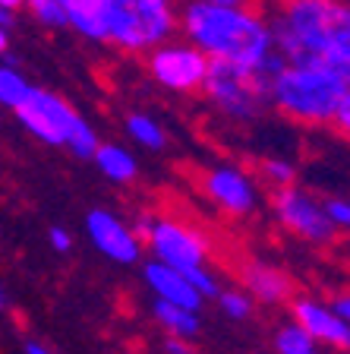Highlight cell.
Instances as JSON below:
<instances>
[{
	"label": "cell",
	"instance_id": "2e32d148",
	"mask_svg": "<svg viewBox=\"0 0 350 354\" xmlns=\"http://www.w3.org/2000/svg\"><path fill=\"white\" fill-rule=\"evenodd\" d=\"M126 136H130L136 146L148 149V152H161V149L168 146V133H164V127H161L155 118L142 114V111L126 114Z\"/></svg>",
	"mask_w": 350,
	"mask_h": 354
},
{
	"label": "cell",
	"instance_id": "484cf974",
	"mask_svg": "<svg viewBox=\"0 0 350 354\" xmlns=\"http://www.w3.org/2000/svg\"><path fill=\"white\" fill-rule=\"evenodd\" d=\"M161 348H164V354H196L190 342H186V339H174V335H168V339L161 342Z\"/></svg>",
	"mask_w": 350,
	"mask_h": 354
},
{
	"label": "cell",
	"instance_id": "5bb4252c",
	"mask_svg": "<svg viewBox=\"0 0 350 354\" xmlns=\"http://www.w3.org/2000/svg\"><path fill=\"white\" fill-rule=\"evenodd\" d=\"M92 162L114 184H133L139 177V158L120 142H98V149L92 152Z\"/></svg>",
	"mask_w": 350,
	"mask_h": 354
},
{
	"label": "cell",
	"instance_id": "8fae6325",
	"mask_svg": "<svg viewBox=\"0 0 350 354\" xmlns=\"http://www.w3.org/2000/svg\"><path fill=\"white\" fill-rule=\"evenodd\" d=\"M287 307H291L293 323L303 332H309L322 348H335L341 354L350 348V323L331 313L329 301L313 295H293L287 301Z\"/></svg>",
	"mask_w": 350,
	"mask_h": 354
},
{
	"label": "cell",
	"instance_id": "6da1fadb",
	"mask_svg": "<svg viewBox=\"0 0 350 354\" xmlns=\"http://www.w3.org/2000/svg\"><path fill=\"white\" fill-rule=\"evenodd\" d=\"M177 29H183L186 41L218 64L259 70L269 80L284 66V57L275 51L271 41L269 16L255 3L215 7V3L190 0L183 3V10H177Z\"/></svg>",
	"mask_w": 350,
	"mask_h": 354
},
{
	"label": "cell",
	"instance_id": "8992f818",
	"mask_svg": "<svg viewBox=\"0 0 350 354\" xmlns=\"http://www.w3.org/2000/svg\"><path fill=\"white\" fill-rule=\"evenodd\" d=\"M199 92L218 114L237 124H253L269 108V76L259 70L218 64V60H208V73Z\"/></svg>",
	"mask_w": 350,
	"mask_h": 354
},
{
	"label": "cell",
	"instance_id": "d6986e66",
	"mask_svg": "<svg viewBox=\"0 0 350 354\" xmlns=\"http://www.w3.org/2000/svg\"><path fill=\"white\" fill-rule=\"evenodd\" d=\"M259 177L271 190H281V187H291L297 180V165L291 158H284V155H269V158L259 162Z\"/></svg>",
	"mask_w": 350,
	"mask_h": 354
},
{
	"label": "cell",
	"instance_id": "83f0119b",
	"mask_svg": "<svg viewBox=\"0 0 350 354\" xmlns=\"http://www.w3.org/2000/svg\"><path fill=\"white\" fill-rule=\"evenodd\" d=\"M202 3H215V7H243V3H255V0H202Z\"/></svg>",
	"mask_w": 350,
	"mask_h": 354
},
{
	"label": "cell",
	"instance_id": "cb8c5ba5",
	"mask_svg": "<svg viewBox=\"0 0 350 354\" xmlns=\"http://www.w3.org/2000/svg\"><path fill=\"white\" fill-rule=\"evenodd\" d=\"M48 241H51V247L57 253H70V250H73V234H70L64 225H54V228L48 231Z\"/></svg>",
	"mask_w": 350,
	"mask_h": 354
},
{
	"label": "cell",
	"instance_id": "4fadbf2b",
	"mask_svg": "<svg viewBox=\"0 0 350 354\" xmlns=\"http://www.w3.org/2000/svg\"><path fill=\"white\" fill-rule=\"evenodd\" d=\"M142 281H146L152 301H168V304L190 307V310H199L205 304L202 297H199V291L193 288V281L186 279L180 269L164 266V263H158V259H148V263L142 266Z\"/></svg>",
	"mask_w": 350,
	"mask_h": 354
},
{
	"label": "cell",
	"instance_id": "f1b7e54d",
	"mask_svg": "<svg viewBox=\"0 0 350 354\" xmlns=\"http://www.w3.org/2000/svg\"><path fill=\"white\" fill-rule=\"evenodd\" d=\"M7 51H10V26L0 22V54H7Z\"/></svg>",
	"mask_w": 350,
	"mask_h": 354
},
{
	"label": "cell",
	"instance_id": "ffe728a7",
	"mask_svg": "<svg viewBox=\"0 0 350 354\" xmlns=\"http://www.w3.org/2000/svg\"><path fill=\"white\" fill-rule=\"evenodd\" d=\"M215 301H218L221 313L227 319H237V323H243V319H249L255 313V301L243 288H221L218 295H215Z\"/></svg>",
	"mask_w": 350,
	"mask_h": 354
},
{
	"label": "cell",
	"instance_id": "44dd1931",
	"mask_svg": "<svg viewBox=\"0 0 350 354\" xmlns=\"http://www.w3.org/2000/svg\"><path fill=\"white\" fill-rule=\"evenodd\" d=\"M22 7L29 10L41 26H48V29H64L66 26V13L60 7V0H26Z\"/></svg>",
	"mask_w": 350,
	"mask_h": 354
},
{
	"label": "cell",
	"instance_id": "5b68a950",
	"mask_svg": "<svg viewBox=\"0 0 350 354\" xmlns=\"http://www.w3.org/2000/svg\"><path fill=\"white\" fill-rule=\"evenodd\" d=\"M133 231L142 237V247L148 257L164 266H174L180 272L196 269V266H208V259H212V241L193 221L142 212L133 221Z\"/></svg>",
	"mask_w": 350,
	"mask_h": 354
},
{
	"label": "cell",
	"instance_id": "7c38bea8",
	"mask_svg": "<svg viewBox=\"0 0 350 354\" xmlns=\"http://www.w3.org/2000/svg\"><path fill=\"white\" fill-rule=\"evenodd\" d=\"M240 281L243 291L253 297L255 304L265 307H287V301L293 297V281L284 269L265 263V259H246L240 266Z\"/></svg>",
	"mask_w": 350,
	"mask_h": 354
},
{
	"label": "cell",
	"instance_id": "9c48e42d",
	"mask_svg": "<svg viewBox=\"0 0 350 354\" xmlns=\"http://www.w3.org/2000/svg\"><path fill=\"white\" fill-rule=\"evenodd\" d=\"M202 193L218 212L231 218H246L262 206V190L255 177L240 165H212L202 174Z\"/></svg>",
	"mask_w": 350,
	"mask_h": 354
},
{
	"label": "cell",
	"instance_id": "4316f807",
	"mask_svg": "<svg viewBox=\"0 0 350 354\" xmlns=\"http://www.w3.org/2000/svg\"><path fill=\"white\" fill-rule=\"evenodd\" d=\"M22 354H57V351H51V348L44 345V342H38V339H26Z\"/></svg>",
	"mask_w": 350,
	"mask_h": 354
},
{
	"label": "cell",
	"instance_id": "30bf717a",
	"mask_svg": "<svg viewBox=\"0 0 350 354\" xmlns=\"http://www.w3.org/2000/svg\"><path fill=\"white\" fill-rule=\"evenodd\" d=\"M86 237L104 259H110V263H117V266H136L146 257L142 237L133 231L130 221H124L117 212H110V209H101V206L88 209Z\"/></svg>",
	"mask_w": 350,
	"mask_h": 354
},
{
	"label": "cell",
	"instance_id": "1f68e13d",
	"mask_svg": "<svg viewBox=\"0 0 350 354\" xmlns=\"http://www.w3.org/2000/svg\"><path fill=\"white\" fill-rule=\"evenodd\" d=\"M0 22H3V26H10V22H13V13H7V10H0Z\"/></svg>",
	"mask_w": 350,
	"mask_h": 354
},
{
	"label": "cell",
	"instance_id": "4dcf8cb0",
	"mask_svg": "<svg viewBox=\"0 0 350 354\" xmlns=\"http://www.w3.org/2000/svg\"><path fill=\"white\" fill-rule=\"evenodd\" d=\"M10 307V295H7V288H3V281H0V310H7Z\"/></svg>",
	"mask_w": 350,
	"mask_h": 354
},
{
	"label": "cell",
	"instance_id": "f546056e",
	"mask_svg": "<svg viewBox=\"0 0 350 354\" xmlns=\"http://www.w3.org/2000/svg\"><path fill=\"white\" fill-rule=\"evenodd\" d=\"M22 3H26V0H0V10H7V13H16V10H22Z\"/></svg>",
	"mask_w": 350,
	"mask_h": 354
},
{
	"label": "cell",
	"instance_id": "277c9868",
	"mask_svg": "<svg viewBox=\"0 0 350 354\" xmlns=\"http://www.w3.org/2000/svg\"><path fill=\"white\" fill-rule=\"evenodd\" d=\"M16 120L22 124V130L32 133L38 142L44 146H64L76 155V158H92V152L98 149V133L92 130L86 118L73 104L66 102L57 92L32 86L29 95L22 98V104L13 108Z\"/></svg>",
	"mask_w": 350,
	"mask_h": 354
},
{
	"label": "cell",
	"instance_id": "7a4b0ae2",
	"mask_svg": "<svg viewBox=\"0 0 350 354\" xmlns=\"http://www.w3.org/2000/svg\"><path fill=\"white\" fill-rule=\"evenodd\" d=\"M275 51L284 64H322L350 70L347 0H275L265 10Z\"/></svg>",
	"mask_w": 350,
	"mask_h": 354
},
{
	"label": "cell",
	"instance_id": "d4e9b609",
	"mask_svg": "<svg viewBox=\"0 0 350 354\" xmlns=\"http://www.w3.org/2000/svg\"><path fill=\"white\" fill-rule=\"evenodd\" d=\"M329 307H331V313H335V317H341V319H347V323H350V295H347V291H341V295L331 297Z\"/></svg>",
	"mask_w": 350,
	"mask_h": 354
},
{
	"label": "cell",
	"instance_id": "ba28073f",
	"mask_svg": "<svg viewBox=\"0 0 350 354\" xmlns=\"http://www.w3.org/2000/svg\"><path fill=\"white\" fill-rule=\"evenodd\" d=\"M146 66H148V76H152L161 88L177 92V95H193L205 82L208 57L199 51L196 44L186 41V38H183V41L168 38V41L148 48Z\"/></svg>",
	"mask_w": 350,
	"mask_h": 354
},
{
	"label": "cell",
	"instance_id": "ac0fdd59",
	"mask_svg": "<svg viewBox=\"0 0 350 354\" xmlns=\"http://www.w3.org/2000/svg\"><path fill=\"white\" fill-rule=\"evenodd\" d=\"M32 82L22 76V70L10 60L0 64V108H10L13 111L16 104H22V98L29 95Z\"/></svg>",
	"mask_w": 350,
	"mask_h": 354
},
{
	"label": "cell",
	"instance_id": "603a6c76",
	"mask_svg": "<svg viewBox=\"0 0 350 354\" xmlns=\"http://www.w3.org/2000/svg\"><path fill=\"white\" fill-rule=\"evenodd\" d=\"M322 212H325V218H329L338 231L350 228V203H347V196H322Z\"/></svg>",
	"mask_w": 350,
	"mask_h": 354
},
{
	"label": "cell",
	"instance_id": "3957f363",
	"mask_svg": "<svg viewBox=\"0 0 350 354\" xmlns=\"http://www.w3.org/2000/svg\"><path fill=\"white\" fill-rule=\"evenodd\" d=\"M269 104L300 127L350 130V70L322 64H284L269 80Z\"/></svg>",
	"mask_w": 350,
	"mask_h": 354
},
{
	"label": "cell",
	"instance_id": "e0dca14e",
	"mask_svg": "<svg viewBox=\"0 0 350 354\" xmlns=\"http://www.w3.org/2000/svg\"><path fill=\"white\" fill-rule=\"evenodd\" d=\"M275 351L278 354H322V345L291 319V323H281L275 329Z\"/></svg>",
	"mask_w": 350,
	"mask_h": 354
},
{
	"label": "cell",
	"instance_id": "52a82bcc",
	"mask_svg": "<svg viewBox=\"0 0 350 354\" xmlns=\"http://www.w3.org/2000/svg\"><path fill=\"white\" fill-rule=\"evenodd\" d=\"M271 212L287 234L313 243V247H331L341 234L322 212V196H315L307 187L291 184L281 190H271Z\"/></svg>",
	"mask_w": 350,
	"mask_h": 354
},
{
	"label": "cell",
	"instance_id": "7402d4cb",
	"mask_svg": "<svg viewBox=\"0 0 350 354\" xmlns=\"http://www.w3.org/2000/svg\"><path fill=\"white\" fill-rule=\"evenodd\" d=\"M186 279L193 281V288H196L199 291V297H202V301H208V297H215L221 291V285H218V275L212 272V269H208V266H196V269H186Z\"/></svg>",
	"mask_w": 350,
	"mask_h": 354
},
{
	"label": "cell",
	"instance_id": "9a60e30c",
	"mask_svg": "<svg viewBox=\"0 0 350 354\" xmlns=\"http://www.w3.org/2000/svg\"><path fill=\"white\" fill-rule=\"evenodd\" d=\"M152 319L168 332V335L186 339V342H193L199 335V329H202L199 310L177 307V304H168V301H152Z\"/></svg>",
	"mask_w": 350,
	"mask_h": 354
}]
</instances>
